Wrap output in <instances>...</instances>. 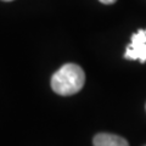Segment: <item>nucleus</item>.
Listing matches in <instances>:
<instances>
[{"mask_svg": "<svg viewBox=\"0 0 146 146\" xmlns=\"http://www.w3.org/2000/svg\"><path fill=\"white\" fill-rule=\"evenodd\" d=\"M85 83L83 68L76 63H66L51 77V89L58 95L70 96L79 93Z\"/></svg>", "mask_w": 146, "mask_h": 146, "instance_id": "f257e3e1", "label": "nucleus"}, {"mask_svg": "<svg viewBox=\"0 0 146 146\" xmlns=\"http://www.w3.org/2000/svg\"><path fill=\"white\" fill-rule=\"evenodd\" d=\"M127 60H139L141 63L146 62V29H139L131 35V42L124 52Z\"/></svg>", "mask_w": 146, "mask_h": 146, "instance_id": "f03ea898", "label": "nucleus"}, {"mask_svg": "<svg viewBox=\"0 0 146 146\" xmlns=\"http://www.w3.org/2000/svg\"><path fill=\"white\" fill-rule=\"evenodd\" d=\"M94 146H129L128 141L115 134L108 133H99L94 136L93 139Z\"/></svg>", "mask_w": 146, "mask_h": 146, "instance_id": "7ed1b4c3", "label": "nucleus"}, {"mask_svg": "<svg viewBox=\"0 0 146 146\" xmlns=\"http://www.w3.org/2000/svg\"><path fill=\"white\" fill-rule=\"evenodd\" d=\"M99 1L102 4H106V5H111V4H115L117 0H99Z\"/></svg>", "mask_w": 146, "mask_h": 146, "instance_id": "20e7f679", "label": "nucleus"}, {"mask_svg": "<svg viewBox=\"0 0 146 146\" xmlns=\"http://www.w3.org/2000/svg\"><path fill=\"white\" fill-rule=\"evenodd\" d=\"M3 1H12V0H3Z\"/></svg>", "mask_w": 146, "mask_h": 146, "instance_id": "39448f33", "label": "nucleus"}, {"mask_svg": "<svg viewBox=\"0 0 146 146\" xmlns=\"http://www.w3.org/2000/svg\"><path fill=\"white\" fill-rule=\"evenodd\" d=\"M145 146H146V145H145Z\"/></svg>", "mask_w": 146, "mask_h": 146, "instance_id": "423d86ee", "label": "nucleus"}]
</instances>
